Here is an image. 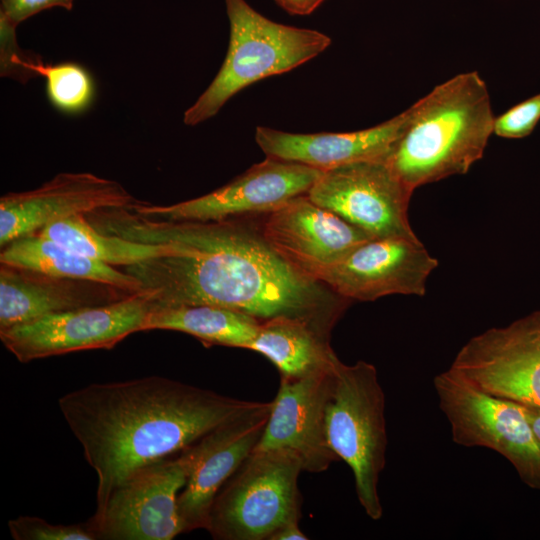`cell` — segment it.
<instances>
[{"label": "cell", "instance_id": "obj_1", "mask_svg": "<svg viewBox=\"0 0 540 540\" xmlns=\"http://www.w3.org/2000/svg\"><path fill=\"white\" fill-rule=\"evenodd\" d=\"M87 219L106 234L173 247L171 254L124 267L155 309L208 305L239 311L259 322L297 317L331 333L351 302L288 263L260 227L240 218L168 221L127 207L99 211Z\"/></svg>", "mask_w": 540, "mask_h": 540}, {"label": "cell", "instance_id": "obj_2", "mask_svg": "<svg viewBox=\"0 0 540 540\" xmlns=\"http://www.w3.org/2000/svg\"><path fill=\"white\" fill-rule=\"evenodd\" d=\"M253 403L161 376L92 383L58 400L97 475L95 513L136 472L180 453Z\"/></svg>", "mask_w": 540, "mask_h": 540}, {"label": "cell", "instance_id": "obj_3", "mask_svg": "<svg viewBox=\"0 0 540 540\" xmlns=\"http://www.w3.org/2000/svg\"><path fill=\"white\" fill-rule=\"evenodd\" d=\"M408 109L405 129L387 162L412 190L467 173L493 134L487 85L476 71L437 85Z\"/></svg>", "mask_w": 540, "mask_h": 540}, {"label": "cell", "instance_id": "obj_4", "mask_svg": "<svg viewBox=\"0 0 540 540\" xmlns=\"http://www.w3.org/2000/svg\"><path fill=\"white\" fill-rule=\"evenodd\" d=\"M229 43L225 59L205 91L184 112L183 122L198 125L214 117L245 87L290 71L325 51L324 33L270 20L245 0H225Z\"/></svg>", "mask_w": 540, "mask_h": 540}, {"label": "cell", "instance_id": "obj_5", "mask_svg": "<svg viewBox=\"0 0 540 540\" xmlns=\"http://www.w3.org/2000/svg\"><path fill=\"white\" fill-rule=\"evenodd\" d=\"M302 471L292 451L254 449L216 494L206 530L216 540H271L300 522Z\"/></svg>", "mask_w": 540, "mask_h": 540}, {"label": "cell", "instance_id": "obj_6", "mask_svg": "<svg viewBox=\"0 0 540 540\" xmlns=\"http://www.w3.org/2000/svg\"><path fill=\"white\" fill-rule=\"evenodd\" d=\"M327 436L339 460L351 469L358 501L373 520L383 515L378 493L385 467V395L375 366L339 361L327 408Z\"/></svg>", "mask_w": 540, "mask_h": 540}, {"label": "cell", "instance_id": "obj_7", "mask_svg": "<svg viewBox=\"0 0 540 540\" xmlns=\"http://www.w3.org/2000/svg\"><path fill=\"white\" fill-rule=\"evenodd\" d=\"M433 384L453 442L496 451L525 485L540 491V445L522 405L482 392L450 370L435 376Z\"/></svg>", "mask_w": 540, "mask_h": 540}, {"label": "cell", "instance_id": "obj_8", "mask_svg": "<svg viewBox=\"0 0 540 540\" xmlns=\"http://www.w3.org/2000/svg\"><path fill=\"white\" fill-rule=\"evenodd\" d=\"M155 309L136 292L105 305L52 314L0 330L4 347L20 362L92 349H111L130 334L145 331Z\"/></svg>", "mask_w": 540, "mask_h": 540}, {"label": "cell", "instance_id": "obj_9", "mask_svg": "<svg viewBox=\"0 0 540 540\" xmlns=\"http://www.w3.org/2000/svg\"><path fill=\"white\" fill-rule=\"evenodd\" d=\"M448 370L482 392L540 409V309L473 336Z\"/></svg>", "mask_w": 540, "mask_h": 540}, {"label": "cell", "instance_id": "obj_10", "mask_svg": "<svg viewBox=\"0 0 540 540\" xmlns=\"http://www.w3.org/2000/svg\"><path fill=\"white\" fill-rule=\"evenodd\" d=\"M413 191L387 160H364L323 171L306 195L372 238H417L408 219Z\"/></svg>", "mask_w": 540, "mask_h": 540}, {"label": "cell", "instance_id": "obj_11", "mask_svg": "<svg viewBox=\"0 0 540 540\" xmlns=\"http://www.w3.org/2000/svg\"><path fill=\"white\" fill-rule=\"evenodd\" d=\"M191 465L188 447L120 484L90 518L101 540H172L183 533L178 496Z\"/></svg>", "mask_w": 540, "mask_h": 540}, {"label": "cell", "instance_id": "obj_12", "mask_svg": "<svg viewBox=\"0 0 540 540\" xmlns=\"http://www.w3.org/2000/svg\"><path fill=\"white\" fill-rule=\"evenodd\" d=\"M322 172L298 162L267 157L206 195L166 206L138 201L129 209L144 217L168 221H214L268 214L306 195Z\"/></svg>", "mask_w": 540, "mask_h": 540}, {"label": "cell", "instance_id": "obj_13", "mask_svg": "<svg viewBox=\"0 0 540 540\" xmlns=\"http://www.w3.org/2000/svg\"><path fill=\"white\" fill-rule=\"evenodd\" d=\"M437 266L418 238H371L312 278L351 301H374L393 294L424 296Z\"/></svg>", "mask_w": 540, "mask_h": 540}, {"label": "cell", "instance_id": "obj_14", "mask_svg": "<svg viewBox=\"0 0 540 540\" xmlns=\"http://www.w3.org/2000/svg\"><path fill=\"white\" fill-rule=\"evenodd\" d=\"M135 199L119 182L89 172H61L41 186L0 198V246L37 235L69 217L127 208Z\"/></svg>", "mask_w": 540, "mask_h": 540}, {"label": "cell", "instance_id": "obj_15", "mask_svg": "<svg viewBox=\"0 0 540 540\" xmlns=\"http://www.w3.org/2000/svg\"><path fill=\"white\" fill-rule=\"evenodd\" d=\"M272 401L254 403L188 447L191 465L178 496L183 533L206 529L216 494L258 445Z\"/></svg>", "mask_w": 540, "mask_h": 540}, {"label": "cell", "instance_id": "obj_16", "mask_svg": "<svg viewBox=\"0 0 540 540\" xmlns=\"http://www.w3.org/2000/svg\"><path fill=\"white\" fill-rule=\"evenodd\" d=\"M339 361L331 369L305 377H280L268 421L255 449L292 451L300 459L303 471L311 473L324 472L339 460L327 436V408Z\"/></svg>", "mask_w": 540, "mask_h": 540}, {"label": "cell", "instance_id": "obj_17", "mask_svg": "<svg viewBox=\"0 0 540 540\" xmlns=\"http://www.w3.org/2000/svg\"><path fill=\"white\" fill-rule=\"evenodd\" d=\"M260 228L282 258L311 278L372 238L307 195L295 197L266 214Z\"/></svg>", "mask_w": 540, "mask_h": 540}, {"label": "cell", "instance_id": "obj_18", "mask_svg": "<svg viewBox=\"0 0 540 540\" xmlns=\"http://www.w3.org/2000/svg\"><path fill=\"white\" fill-rule=\"evenodd\" d=\"M409 109L376 126L341 133L298 134L258 126L255 140L267 157L322 171L364 160H387L403 134Z\"/></svg>", "mask_w": 540, "mask_h": 540}, {"label": "cell", "instance_id": "obj_19", "mask_svg": "<svg viewBox=\"0 0 540 540\" xmlns=\"http://www.w3.org/2000/svg\"><path fill=\"white\" fill-rule=\"evenodd\" d=\"M136 293L106 283L58 277L0 263V330Z\"/></svg>", "mask_w": 540, "mask_h": 540}, {"label": "cell", "instance_id": "obj_20", "mask_svg": "<svg viewBox=\"0 0 540 540\" xmlns=\"http://www.w3.org/2000/svg\"><path fill=\"white\" fill-rule=\"evenodd\" d=\"M330 336L308 320L277 316L260 323L248 350L268 358L280 376L301 378L331 369L339 361Z\"/></svg>", "mask_w": 540, "mask_h": 540}, {"label": "cell", "instance_id": "obj_21", "mask_svg": "<svg viewBox=\"0 0 540 540\" xmlns=\"http://www.w3.org/2000/svg\"><path fill=\"white\" fill-rule=\"evenodd\" d=\"M0 263L48 275L106 283L140 292L137 280L125 270L88 258L41 235L14 240L2 248Z\"/></svg>", "mask_w": 540, "mask_h": 540}, {"label": "cell", "instance_id": "obj_22", "mask_svg": "<svg viewBox=\"0 0 540 540\" xmlns=\"http://www.w3.org/2000/svg\"><path fill=\"white\" fill-rule=\"evenodd\" d=\"M256 318L228 308L197 305L154 309L147 330H173L189 334L205 345L248 349L259 325Z\"/></svg>", "mask_w": 540, "mask_h": 540}, {"label": "cell", "instance_id": "obj_23", "mask_svg": "<svg viewBox=\"0 0 540 540\" xmlns=\"http://www.w3.org/2000/svg\"><path fill=\"white\" fill-rule=\"evenodd\" d=\"M37 235L114 267H127L173 252L169 244L143 243L101 232L83 215L53 222Z\"/></svg>", "mask_w": 540, "mask_h": 540}, {"label": "cell", "instance_id": "obj_24", "mask_svg": "<svg viewBox=\"0 0 540 540\" xmlns=\"http://www.w3.org/2000/svg\"><path fill=\"white\" fill-rule=\"evenodd\" d=\"M1 76L22 83L42 76L50 103L66 114L85 111L94 99L93 78L84 67L74 62L46 64L34 53L13 54L1 66Z\"/></svg>", "mask_w": 540, "mask_h": 540}, {"label": "cell", "instance_id": "obj_25", "mask_svg": "<svg viewBox=\"0 0 540 540\" xmlns=\"http://www.w3.org/2000/svg\"><path fill=\"white\" fill-rule=\"evenodd\" d=\"M15 540H98L96 529L88 519L75 524H52L36 516H20L8 522Z\"/></svg>", "mask_w": 540, "mask_h": 540}, {"label": "cell", "instance_id": "obj_26", "mask_svg": "<svg viewBox=\"0 0 540 540\" xmlns=\"http://www.w3.org/2000/svg\"><path fill=\"white\" fill-rule=\"evenodd\" d=\"M540 120V94L534 95L494 117L493 133L519 139L532 133Z\"/></svg>", "mask_w": 540, "mask_h": 540}, {"label": "cell", "instance_id": "obj_27", "mask_svg": "<svg viewBox=\"0 0 540 540\" xmlns=\"http://www.w3.org/2000/svg\"><path fill=\"white\" fill-rule=\"evenodd\" d=\"M74 0H0V30L15 31L17 26L39 12L62 7L72 10Z\"/></svg>", "mask_w": 540, "mask_h": 540}, {"label": "cell", "instance_id": "obj_28", "mask_svg": "<svg viewBox=\"0 0 540 540\" xmlns=\"http://www.w3.org/2000/svg\"><path fill=\"white\" fill-rule=\"evenodd\" d=\"M290 14L307 15L313 12L324 0H275Z\"/></svg>", "mask_w": 540, "mask_h": 540}, {"label": "cell", "instance_id": "obj_29", "mask_svg": "<svg viewBox=\"0 0 540 540\" xmlns=\"http://www.w3.org/2000/svg\"><path fill=\"white\" fill-rule=\"evenodd\" d=\"M308 537L302 532L299 522H291L278 530L271 540H307Z\"/></svg>", "mask_w": 540, "mask_h": 540}, {"label": "cell", "instance_id": "obj_30", "mask_svg": "<svg viewBox=\"0 0 540 540\" xmlns=\"http://www.w3.org/2000/svg\"><path fill=\"white\" fill-rule=\"evenodd\" d=\"M522 405V404H521ZM526 418L533 430L538 444L540 445V409L522 405Z\"/></svg>", "mask_w": 540, "mask_h": 540}]
</instances>
